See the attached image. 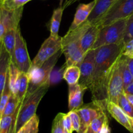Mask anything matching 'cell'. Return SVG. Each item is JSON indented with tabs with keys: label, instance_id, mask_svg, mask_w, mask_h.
I'll return each mask as SVG.
<instances>
[{
	"label": "cell",
	"instance_id": "20",
	"mask_svg": "<svg viewBox=\"0 0 133 133\" xmlns=\"http://www.w3.org/2000/svg\"><path fill=\"white\" fill-rule=\"evenodd\" d=\"M15 10H8L3 6V3L0 4V42L2 41L4 35L6 32V28L12 18Z\"/></svg>",
	"mask_w": 133,
	"mask_h": 133
},
{
	"label": "cell",
	"instance_id": "25",
	"mask_svg": "<svg viewBox=\"0 0 133 133\" xmlns=\"http://www.w3.org/2000/svg\"><path fill=\"white\" fill-rule=\"evenodd\" d=\"M17 112L18 110L14 114L3 116L0 119V133L9 132L12 129H14Z\"/></svg>",
	"mask_w": 133,
	"mask_h": 133
},
{
	"label": "cell",
	"instance_id": "34",
	"mask_svg": "<svg viewBox=\"0 0 133 133\" xmlns=\"http://www.w3.org/2000/svg\"><path fill=\"white\" fill-rule=\"evenodd\" d=\"M122 54L130 58H133V38L123 44Z\"/></svg>",
	"mask_w": 133,
	"mask_h": 133
},
{
	"label": "cell",
	"instance_id": "18",
	"mask_svg": "<svg viewBox=\"0 0 133 133\" xmlns=\"http://www.w3.org/2000/svg\"><path fill=\"white\" fill-rule=\"evenodd\" d=\"M107 110H103L98 116L91 122L90 126L96 133H110L109 119L106 113Z\"/></svg>",
	"mask_w": 133,
	"mask_h": 133
},
{
	"label": "cell",
	"instance_id": "16",
	"mask_svg": "<svg viewBox=\"0 0 133 133\" xmlns=\"http://www.w3.org/2000/svg\"><path fill=\"white\" fill-rule=\"evenodd\" d=\"M96 1L93 0L88 3H81L78 5L74 16V21L69 30H73L85 22L89 17L92 9L94 7Z\"/></svg>",
	"mask_w": 133,
	"mask_h": 133
},
{
	"label": "cell",
	"instance_id": "6",
	"mask_svg": "<svg viewBox=\"0 0 133 133\" xmlns=\"http://www.w3.org/2000/svg\"><path fill=\"white\" fill-rule=\"evenodd\" d=\"M133 13V0H118L96 24L101 28L116 21L128 18Z\"/></svg>",
	"mask_w": 133,
	"mask_h": 133
},
{
	"label": "cell",
	"instance_id": "29",
	"mask_svg": "<svg viewBox=\"0 0 133 133\" xmlns=\"http://www.w3.org/2000/svg\"><path fill=\"white\" fill-rule=\"evenodd\" d=\"M117 104L131 117H133V105L129 101L124 93L119 96Z\"/></svg>",
	"mask_w": 133,
	"mask_h": 133
},
{
	"label": "cell",
	"instance_id": "35",
	"mask_svg": "<svg viewBox=\"0 0 133 133\" xmlns=\"http://www.w3.org/2000/svg\"><path fill=\"white\" fill-rule=\"evenodd\" d=\"M63 125L65 130H67L69 133H73V132L74 131V129H73V125H72V123H71V118H70L68 113H64Z\"/></svg>",
	"mask_w": 133,
	"mask_h": 133
},
{
	"label": "cell",
	"instance_id": "37",
	"mask_svg": "<svg viewBox=\"0 0 133 133\" xmlns=\"http://www.w3.org/2000/svg\"><path fill=\"white\" fill-rule=\"evenodd\" d=\"M38 125H39V117H38L37 115L35 116V121L32 125V128L30 130L29 133H38Z\"/></svg>",
	"mask_w": 133,
	"mask_h": 133
},
{
	"label": "cell",
	"instance_id": "38",
	"mask_svg": "<svg viewBox=\"0 0 133 133\" xmlns=\"http://www.w3.org/2000/svg\"><path fill=\"white\" fill-rule=\"evenodd\" d=\"M124 93L133 95V82L124 89Z\"/></svg>",
	"mask_w": 133,
	"mask_h": 133
},
{
	"label": "cell",
	"instance_id": "1",
	"mask_svg": "<svg viewBox=\"0 0 133 133\" xmlns=\"http://www.w3.org/2000/svg\"><path fill=\"white\" fill-rule=\"evenodd\" d=\"M123 44H110L95 49V69L89 89L94 102L107 108V86L114 63L122 55Z\"/></svg>",
	"mask_w": 133,
	"mask_h": 133
},
{
	"label": "cell",
	"instance_id": "23",
	"mask_svg": "<svg viewBox=\"0 0 133 133\" xmlns=\"http://www.w3.org/2000/svg\"><path fill=\"white\" fill-rule=\"evenodd\" d=\"M29 76L27 73L21 71L19 75V83L18 86V91H17L16 98L18 99L19 102L22 103L27 94L29 87Z\"/></svg>",
	"mask_w": 133,
	"mask_h": 133
},
{
	"label": "cell",
	"instance_id": "44",
	"mask_svg": "<svg viewBox=\"0 0 133 133\" xmlns=\"http://www.w3.org/2000/svg\"><path fill=\"white\" fill-rule=\"evenodd\" d=\"M60 1V7H62V4H63V2L64 0H59Z\"/></svg>",
	"mask_w": 133,
	"mask_h": 133
},
{
	"label": "cell",
	"instance_id": "27",
	"mask_svg": "<svg viewBox=\"0 0 133 133\" xmlns=\"http://www.w3.org/2000/svg\"><path fill=\"white\" fill-rule=\"evenodd\" d=\"M30 1L31 0H4L3 6L8 10H15L23 7Z\"/></svg>",
	"mask_w": 133,
	"mask_h": 133
},
{
	"label": "cell",
	"instance_id": "5",
	"mask_svg": "<svg viewBox=\"0 0 133 133\" xmlns=\"http://www.w3.org/2000/svg\"><path fill=\"white\" fill-rule=\"evenodd\" d=\"M127 18L116 21L100 29L93 49L110 44H123Z\"/></svg>",
	"mask_w": 133,
	"mask_h": 133
},
{
	"label": "cell",
	"instance_id": "28",
	"mask_svg": "<svg viewBox=\"0 0 133 133\" xmlns=\"http://www.w3.org/2000/svg\"><path fill=\"white\" fill-rule=\"evenodd\" d=\"M12 93L10 91V88L9 86V82H8V79L6 81V85H5V89H4L3 93L1 96H0V119L2 117L3 113L5 108L6 107V104L9 100L10 95Z\"/></svg>",
	"mask_w": 133,
	"mask_h": 133
},
{
	"label": "cell",
	"instance_id": "47",
	"mask_svg": "<svg viewBox=\"0 0 133 133\" xmlns=\"http://www.w3.org/2000/svg\"><path fill=\"white\" fill-rule=\"evenodd\" d=\"M64 133H69V132L67 131V130H65V129H64Z\"/></svg>",
	"mask_w": 133,
	"mask_h": 133
},
{
	"label": "cell",
	"instance_id": "17",
	"mask_svg": "<svg viewBox=\"0 0 133 133\" xmlns=\"http://www.w3.org/2000/svg\"><path fill=\"white\" fill-rule=\"evenodd\" d=\"M10 61V56L5 49L4 46H3L1 59H0V96L2 95L8 79V72H9V66Z\"/></svg>",
	"mask_w": 133,
	"mask_h": 133
},
{
	"label": "cell",
	"instance_id": "2",
	"mask_svg": "<svg viewBox=\"0 0 133 133\" xmlns=\"http://www.w3.org/2000/svg\"><path fill=\"white\" fill-rule=\"evenodd\" d=\"M92 23L86 21L80 26L73 30H68L62 37V50L66 58V66L77 65L79 66L85 56L80 47L81 39Z\"/></svg>",
	"mask_w": 133,
	"mask_h": 133
},
{
	"label": "cell",
	"instance_id": "3",
	"mask_svg": "<svg viewBox=\"0 0 133 133\" xmlns=\"http://www.w3.org/2000/svg\"><path fill=\"white\" fill-rule=\"evenodd\" d=\"M49 83L44 85L29 96H25L19 104L14 123V133H16L25 124L36 115L38 104L48 91Z\"/></svg>",
	"mask_w": 133,
	"mask_h": 133
},
{
	"label": "cell",
	"instance_id": "32",
	"mask_svg": "<svg viewBox=\"0 0 133 133\" xmlns=\"http://www.w3.org/2000/svg\"><path fill=\"white\" fill-rule=\"evenodd\" d=\"M133 38V13L127 18V26L125 31L123 44Z\"/></svg>",
	"mask_w": 133,
	"mask_h": 133
},
{
	"label": "cell",
	"instance_id": "45",
	"mask_svg": "<svg viewBox=\"0 0 133 133\" xmlns=\"http://www.w3.org/2000/svg\"><path fill=\"white\" fill-rule=\"evenodd\" d=\"M6 133H14V129H12V130H10L9 132H6Z\"/></svg>",
	"mask_w": 133,
	"mask_h": 133
},
{
	"label": "cell",
	"instance_id": "19",
	"mask_svg": "<svg viewBox=\"0 0 133 133\" xmlns=\"http://www.w3.org/2000/svg\"><path fill=\"white\" fill-rule=\"evenodd\" d=\"M20 72L21 71L15 63L10 60L8 72V82L10 91L14 96H16Z\"/></svg>",
	"mask_w": 133,
	"mask_h": 133
},
{
	"label": "cell",
	"instance_id": "14",
	"mask_svg": "<svg viewBox=\"0 0 133 133\" xmlns=\"http://www.w3.org/2000/svg\"><path fill=\"white\" fill-rule=\"evenodd\" d=\"M101 27L97 24H92L90 27L85 31L81 39L80 47L84 54L92 50L98 37Z\"/></svg>",
	"mask_w": 133,
	"mask_h": 133
},
{
	"label": "cell",
	"instance_id": "22",
	"mask_svg": "<svg viewBox=\"0 0 133 133\" xmlns=\"http://www.w3.org/2000/svg\"><path fill=\"white\" fill-rule=\"evenodd\" d=\"M80 69L77 65L66 66L63 74V78L67 82L68 86H72L78 83L80 79Z\"/></svg>",
	"mask_w": 133,
	"mask_h": 133
},
{
	"label": "cell",
	"instance_id": "21",
	"mask_svg": "<svg viewBox=\"0 0 133 133\" xmlns=\"http://www.w3.org/2000/svg\"><path fill=\"white\" fill-rule=\"evenodd\" d=\"M64 10V9L62 7H59L57 9H55L53 11L50 20V26H49L51 36H58V31H59L60 25H61Z\"/></svg>",
	"mask_w": 133,
	"mask_h": 133
},
{
	"label": "cell",
	"instance_id": "12",
	"mask_svg": "<svg viewBox=\"0 0 133 133\" xmlns=\"http://www.w3.org/2000/svg\"><path fill=\"white\" fill-rule=\"evenodd\" d=\"M107 111L119 123L131 132H133V117L129 116L118 104L108 102Z\"/></svg>",
	"mask_w": 133,
	"mask_h": 133
},
{
	"label": "cell",
	"instance_id": "26",
	"mask_svg": "<svg viewBox=\"0 0 133 133\" xmlns=\"http://www.w3.org/2000/svg\"><path fill=\"white\" fill-rule=\"evenodd\" d=\"M19 104L20 103L19 102L16 96L11 94L6 107H5L3 113V116H10V115L14 114L16 112L17 110L18 109Z\"/></svg>",
	"mask_w": 133,
	"mask_h": 133
},
{
	"label": "cell",
	"instance_id": "36",
	"mask_svg": "<svg viewBox=\"0 0 133 133\" xmlns=\"http://www.w3.org/2000/svg\"><path fill=\"white\" fill-rule=\"evenodd\" d=\"M35 116L30 121H29L27 123L25 124L16 133H29L30 130H31V128L32 126V125L34 123V121H35Z\"/></svg>",
	"mask_w": 133,
	"mask_h": 133
},
{
	"label": "cell",
	"instance_id": "7",
	"mask_svg": "<svg viewBox=\"0 0 133 133\" xmlns=\"http://www.w3.org/2000/svg\"><path fill=\"white\" fill-rule=\"evenodd\" d=\"M62 49V37L49 36L42 44L32 61L31 68H39Z\"/></svg>",
	"mask_w": 133,
	"mask_h": 133
},
{
	"label": "cell",
	"instance_id": "41",
	"mask_svg": "<svg viewBox=\"0 0 133 133\" xmlns=\"http://www.w3.org/2000/svg\"><path fill=\"white\" fill-rule=\"evenodd\" d=\"M125 96L127 97V99H128L129 101L131 103V104L133 105V95H128V94H125L124 93Z\"/></svg>",
	"mask_w": 133,
	"mask_h": 133
},
{
	"label": "cell",
	"instance_id": "46",
	"mask_svg": "<svg viewBox=\"0 0 133 133\" xmlns=\"http://www.w3.org/2000/svg\"><path fill=\"white\" fill-rule=\"evenodd\" d=\"M3 1H4V0H0V4L3 3Z\"/></svg>",
	"mask_w": 133,
	"mask_h": 133
},
{
	"label": "cell",
	"instance_id": "10",
	"mask_svg": "<svg viewBox=\"0 0 133 133\" xmlns=\"http://www.w3.org/2000/svg\"><path fill=\"white\" fill-rule=\"evenodd\" d=\"M95 49L90 50L89 52H87L79 66L81 71V76L78 83L87 90L89 89L92 82L95 69Z\"/></svg>",
	"mask_w": 133,
	"mask_h": 133
},
{
	"label": "cell",
	"instance_id": "13",
	"mask_svg": "<svg viewBox=\"0 0 133 133\" xmlns=\"http://www.w3.org/2000/svg\"><path fill=\"white\" fill-rule=\"evenodd\" d=\"M96 4L87 21L92 24H96L103 18L118 0H95Z\"/></svg>",
	"mask_w": 133,
	"mask_h": 133
},
{
	"label": "cell",
	"instance_id": "30",
	"mask_svg": "<svg viewBox=\"0 0 133 133\" xmlns=\"http://www.w3.org/2000/svg\"><path fill=\"white\" fill-rule=\"evenodd\" d=\"M63 115L64 113H58L55 117L52 125L51 133H64Z\"/></svg>",
	"mask_w": 133,
	"mask_h": 133
},
{
	"label": "cell",
	"instance_id": "9",
	"mask_svg": "<svg viewBox=\"0 0 133 133\" xmlns=\"http://www.w3.org/2000/svg\"><path fill=\"white\" fill-rule=\"evenodd\" d=\"M14 63L19 70L27 73L31 66V61L29 56L27 45L21 33L20 27L18 28L16 37Z\"/></svg>",
	"mask_w": 133,
	"mask_h": 133
},
{
	"label": "cell",
	"instance_id": "42",
	"mask_svg": "<svg viewBox=\"0 0 133 133\" xmlns=\"http://www.w3.org/2000/svg\"><path fill=\"white\" fill-rule=\"evenodd\" d=\"M84 133H96V132H95L92 129H91L90 126H89V127L87 129V130H86V132Z\"/></svg>",
	"mask_w": 133,
	"mask_h": 133
},
{
	"label": "cell",
	"instance_id": "31",
	"mask_svg": "<svg viewBox=\"0 0 133 133\" xmlns=\"http://www.w3.org/2000/svg\"><path fill=\"white\" fill-rule=\"evenodd\" d=\"M66 66L64 64L63 67L60 68V69H55L51 71L50 74V78H49V84L53 85L55 84V83H58L61 80L62 78H63L64 72L65 69H66Z\"/></svg>",
	"mask_w": 133,
	"mask_h": 133
},
{
	"label": "cell",
	"instance_id": "15",
	"mask_svg": "<svg viewBox=\"0 0 133 133\" xmlns=\"http://www.w3.org/2000/svg\"><path fill=\"white\" fill-rule=\"evenodd\" d=\"M87 91L79 83L69 86L68 108L69 110H75L83 106V95Z\"/></svg>",
	"mask_w": 133,
	"mask_h": 133
},
{
	"label": "cell",
	"instance_id": "39",
	"mask_svg": "<svg viewBox=\"0 0 133 133\" xmlns=\"http://www.w3.org/2000/svg\"><path fill=\"white\" fill-rule=\"evenodd\" d=\"M81 1V0H66L64 3V5H62V7H63L64 9H65L66 8L70 7V5H73V4H74L75 3L77 2V1Z\"/></svg>",
	"mask_w": 133,
	"mask_h": 133
},
{
	"label": "cell",
	"instance_id": "40",
	"mask_svg": "<svg viewBox=\"0 0 133 133\" xmlns=\"http://www.w3.org/2000/svg\"><path fill=\"white\" fill-rule=\"evenodd\" d=\"M127 63H128L131 75H132L133 78V58H130V57H127Z\"/></svg>",
	"mask_w": 133,
	"mask_h": 133
},
{
	"label": "cell",
	"instance_id": "24",
	"mask_svg": "<svg viewBox=\"0 0 133 133\" xmlns=\"http://www.w3.org/2000/svg\"><path fill=\"white\" fill-rule=\"evenodd\" d=\"M120 64L122 78H123V87L125 89L133 82V78L131 75L129 67L127 57L123 56L122 54L120 57Z\"/></svg>",
	"mask_w": 133,
	"mask_h": 133
},
{
	"label": "cell",
	"instance_id": "4",
	"mask_svg": "<svg viewBox=\"0 0 133 133\" xmlns=\"http://www.w3.org/2000/svg\"><path fill=\"white\" fill-rule=\"evenodd\" d=\"M62 53V50L57 52L40 67L30 68L29 70L27 72L29 82L28 90L25 96L32 94L44 85L49 83L51 72Z\"/></svg>",
	"mask_w": 133,
	"mask_h": 133
},
{
	"label": "cell",
	"instance_id": "11",
	"mask_svg": "<svg viewBox=\"0 0 133 133\" xmlns=\"http://www.w3.org/2000/svg\"><path fill=\"white\" fill-rule=\"evenodd\" d=\"M103 110H107L105 107L93 101L88 104L83 106L80 108L75 110L81 119L80 130L77 133H84L90 125L91 122Z\"/></svg>",
	"mask_w": 133,
	"mask_h": 133
},
{
	"label": "cell",
	"instance_id": "8",
	"mask_svg": "<svg viewBox=\"0 0 133 133\" xmlns=\"http://www.w3.org/2000/svg\"><path fill=\"white\" fill-rule=\"evenodd\" d=\"M121 56L113 65L107 86L108 102H113L116 104L119 96L124 93L123 81L121 70Z\"/></svg>",
	"mask_w": 133,
	"mask_h": 133
},
{
	"label": "cell",
	"instance_id": "33",
	"mask_svg": "<svg viewBox=\"0 0 133 133\" xmlns=\"http://www.w3.org/2000/svg\"><path fill=\"white\" fill-rule=\"evenodd\" d=\"M68 114L71 118L74 130L78 132L80 130L81 127V119L79 114L76 110L70 111L68 112Z\"/></svg>",
	"mask_w": 133,
	"mask_h": 133
},
{
	"label": "cell",
	"instance_id": "43",
	"mask_svg": "<svg viewBox=\"0 0 133 133\" xmlns=\"http://www.w3.org/2000/svg\"><path fill=\"white\" fill-rule=\"evenodd\" d=\"M3 46V41L0 42V59H1V52H2Z\"/></svg>",
	"mask_w": 133,
	"mask_h": 133
}]
</instances>
